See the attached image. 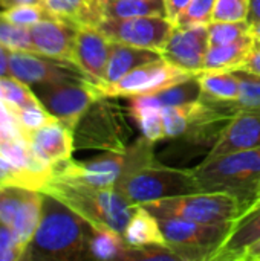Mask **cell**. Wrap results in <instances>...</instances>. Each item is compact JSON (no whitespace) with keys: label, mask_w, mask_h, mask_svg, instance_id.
Returning a JSON list of instances; mask_svg holds the SVG:
<instances>
[{"label":"cell","mask_w":260,"mask_h":261,"mask_svg":"<svg viewBox=\"0 0 260 261\" xmlns=\"http://www.w3.org/2000/svg\"><path fill=\"white\" fill-rule=\"evenodd\" d=\"M92 225L54 196L43 193L41 219L25 248V261H75L89 258Z\"/></svg>","instance_id":"obj_1"},{"label":"cell","mask_w":260,"mask_h":261,"mask_svg":"<svg viewBox=\"0 0 260 261\" xmlns=\"http://www.w3.org/2000/svg\"><path fill=\"white\" fill-rule=\"evenodd\" d=\"M41 193L61 200L95 228L124 232L133 213L132 205L115 188H97L52 174Z\"/></svg>","instance_id":"obj_2"},{"label":"cell","mask_w":260,"mask_h":261,"mask_svg":"<svg viewBox=\"0 0 260 261\" xmlns=\"http://www.w3.org/2000/svg\"><path fill=\"white\" fill-rule=\"evenodd\" d=\"M192 170L201 191L230 193L241 200L245 213L253 203L260 185V147L248 151L205 158Z\"/></svg>","instance_id":"obj_3"},{"label":"cell","mask_w":260,"mask_h":261,"mask_svg":"<svg viewBox=\"0 0 260 261\" xmlns=\"http://www.w3.org/2000/svg\"><path fill=\"white\" fill-rule=\"evenodd\" d=\"M143 206L158 219H182L198 223H233L244 213L241 200L224 191H196Z\"/></svg>","instance_id":"obj_4"},{"label":"cell","mask_w":260,"mask_h":261,"mask_svg":"<svg viewBox=\"0 0 260 261\" xmlns=\"http://www.w3.org/2000/svg\"><path fill=\"white\" fill-rule=\"evenodd\" d=\"M115 190L132 205H144L159 199L201 191L192 168H173L156 159L126 176Z\"/></svg>","instance_id":"obj_5"},{"label":"cell","mask_w":260,"mask_h":261,"mask_svg":"<svg viewBox=\"0 0 260 261\" xmlns=\"http://www.w3.org/2000/svg\"><path fill=\"white\" fill-rule=\"evenodd\" d=\"M166 243L181 261H210L231 231L233 223H198L158 219Z\"/></svg>","instance_id":"obj_6"},{"label":"cell","mask_w":260,"mask_h":261,"mask_svg":"<svg viewBox=\"0 0 260 261\" xmlns=\"http://www.w3.org/2000/svg\"><path fill=\"white\" fill-rule=\"evenodd\" d=\"M35 95L43 107L64 125L75 132L90 106L103 98L90 81H67L35 86Z\"/></svg>","instance_id":"obj_7"},{"label":"cell","mask_w":260,"mask_h":261,"mask_svg":"<svg viewBox=\"0 0 260 261\" xmlns=\"http://www.w3.org/2000/svg\"><path fill=\"white\" fill-rule=\"evenodd\" d=\"M192 76L198 75L185 72L161 57L133 69L113 84L98 87V90L103 98H130L136 95L159 92Z\"/></svg>","instance_id":"obj_8"},{"label":"cell","mask_w":260,"mask_h":261,"mask_svg":"<svg viewBox=\"0 0 260 261\" xmlns=\"http://www.w3.org/2000/svg\"><path fill=\"white\" fill-rule=\"evenodd\" d=\"M95 28L112 41L152 49L161 54L175 23L166 15H143L130 18H104Z\"/></svg>","instance_id":"obj_9"},{"label":"cell","mask_w":260,"mask_h":261,"mask_svg":"<svg viewBox=\"0 0 260 261\" xmlns=\"http://www.w3.org/2000/svg\"><path fill=\"white\" fill-rule=\"evenodd\" d=\"M126 151H104L103 154L84 161L75 162L72 159L54 167L55 176L77 180L97 188H116L123 176L126 174Z\"/></svg>","instance_id":"obj_10"},{"label":"cell","mask_w":260,"mask_h":261,"mask_svg":"<svg viewBox=\"0 0 260 261\" xmlns=\"http://www.w3.org/2000/svg\"><path fill=\"white\" fill-rule=\"evenodd\" d=\"M9 70L11 76L26 83L28 86L86 80V76L72 64L26 50H11Z\"/></svg>","instance_id":"obj_11"},{"label":"cell","mask_w":260,"mask_h":261,"mask_svg":"<svg viewBox=\"0 0 260 261\" xmlns=\"http://www.w3.org/2000/svg\"><path fill=\"white\" fill-rule=\"evenodd\" d=\"M208 46L207 24H175L164 49L161 50V57L185 72L199 75L204 70V60Z\"/></svg>","instance_id":"obj_12"},{"label":"cell","mask_w":260,"mask_h":261,"mask_svg":"<svg viewBox=\"0 0 260 261\" xmlns=\"http://www.w3.org/2000/svg\"><path fill=\"white\" fill-rule=\"evenodd\" d=\"M109 98L97 99L87 110L89 124L84 130V145L103 148L106 151L126 150L127 128L121 110L107 102Z\"/></svg>","instance_id":"obj_13"},{"label":"cell","mask_w":260,"mask_h":261,"mask_svg":"<svg viewBox=\"0 0 260 261\" xmlns=\"http://www.w3.org/2000/svg\"><path fill=\"white\" fill-rule=\"evenodd\" d=\"M78 24L55 17H46L29 28L35 54L75 66L74 49ZM77 67V66H75Z\"/></svg>","instance_id":"obj_14"},{"label":"cell","mask_w":260,"mask_h":261,"mask_svg":"<svg viewBox=\"0 0 260 261\" xmlns=\"http://www.w3.org/2000/svg\"><path fill=\"white\" fill-rule=\"evenodd\" d=\"M112 40L95 26H78L74 63L77 69L95 86H103L106 80V69L110 54Z\"/></svg>","instance_id":"obj_15"},{"label":"cell","mask_w":260,"mask_h":261,"mask_svg":"<svg viewBox=\"0 0 260 261\" xmlns=\"http://www.w3.org/2000/svg\"><path fill=\"white\" fill-rule=\"evenodd\" d=\"M74 130L54 118L43 127L25 135L34 154L44 164L55 167L72 159L74 151Z\"/></svg>","instance_id":"obj_16"},{"label":"cell","mask_w":260,"mask_h":261,"mask_svg":"<svg viewBox=\"0 0 260 261\" xmlns=\"http://www.w3.org/2000/svg\"><path fill=\"white\" fill-rule=\"evenodd\" d=\"M260 147V113L242 112L234 115L222 128L207 158L248 151Z\"/></svg>","instance_id":"obj_17"},{"label":"cell","mask_w":260,"mask_h":261,"mask_svg":"<svg viewBox=\"0 0 260 261\" xmlns=\"http://www.w3.org/2000/svg\"><path fill=\"white\" fill-rule=\"evenodd\" d=\"M260 240V206L244 213L231 225V231L210 261H239L244 251Z\"/></svg>","instance_id":"obj_18"},{"label":"cell","mask_w":260,"mask_h":261,"mask_svg":"<svg viewBox=\"0 0 260 261\" xmlns=\"http://www.w3.org/2000/svg\"><path fill=\"white\" fill-rule=\"evenodd\" d=\"M201 98V86L198 76H192L185 81L173 84L167 89H162L155 93L136 95L127 98L129 112L143 110V109H164L172 106H182L195 102Z\"/></svg>","instance_id":"obj_19"},{"label":"cell","mask_w":260,"mask_h":261,"mask_svg":"<svg viewBox=\"0 0 260 261\" xmlns=\"http://www.w3.org/2000/svg\"><path fill=\"white\" fill-rule=\"evenodd\" d=\"M158 58H161V54L156 50L144 49V47H135L130 44L112 41L107 69H106V80H104L103 86L113 84L118 80H121L124 75L132 72L133 69H136L146 63L155 61ZM103 86H100V87H103Z\"/></svg>","instance_id":"obj_20"},{"label":"cell","mask_w":260,"mask_h":261,"mask_svg":"<svg viewBox=\"0 0 260 261\" xmlns=\"http://www.w3.org/2000/svg\"><path fill=\"white\" fill-rule=\"evenodd\" d=\"M256 46L254 37L248 32L236 41L208 46L202 72H224L242 67Z\"/></svg>","instance_id":"obj_21"},{"label":"cell","mask_w":260,"mask_h":261,"mask_svg":"<svg viewBox=\"0 0 260 261\" xmlns=\"http://www.w3.org/2000/svg\"><path fill=\"white\" fill-rule=\"evenodd\" d=\"M51 17L72 21L78 26H97L101 21L100 0H41Z\"/></svg>","instance_id":"obj_22"},{"label":"cell","mask_w":260,"mask_h":261,"mask_svg":"<svg viewBox=\"0 0 260 261\" xmlns=\"http://www.w3.org/2000/svg\"><path fill=\"white\" fill-rule=\"evenodd\" d=\"M123 236L126 242L132 246L167 245L158 217H155L143 205H135Z\"/></svg>","instance_id":"obj_23"},{"label":"cell","mask_w":260,"mask_h":261,"mask_svg":"<svg viewBox=\"0 0 260 261\" xmlns=\"http://www.w3.org/2000/svg\"><path fill=\"white\" fill-rule=\"evenodd\" d=\"M130 245L126 242L121 232L109 228L92 226V236L89 242V258L101 261H126Z\"/></svg>","instance_id":"obj_24"},{"label":"cell","mask_w":260,"mask_h":261,"mask_svg":"<svg viewBox=\"0 0 260 261\" xmlns=\"http://www.w3.org/2000/svg\"><path fill=\"white\" fill-rule=\"evenodd\" d=\"M201 98L219 102H231L239 96V80L233 70L201 72L198 75Z\"/></svg>","instance_id":"obj_25"},{"label":"cell","mask_w":260,"mask_h":261,"mask_svg":"<svg viewBox=\"0 0 260 261\" xmlns=\"http://www.w3.org/2000/svg\"><path fill=\"white\" fill-rule=\"evenodd\" d=\"M101 20L143 15H166L164 0H100Z\"/></svg>","instance_id":"obj_26"},{"label":"cell","mask_w":260,"mask_h":261,"mask_svg":"<svg viewBox=\"0 0 260 261\" xmlns=\"http://www.w3.org/2000/svg\"><path fill=\"white\" fill-rule=\"evenodd\" d=\"M239 80V96L231 102H218L233 116L242 112L260 113V76L247 70V69H234L233 70ZM210 101V99H208Z\"/></svg>","instance_id":"obj_27"},{"label":"cell","mask_w":260,"mask_h":261,"mask_svg":"<svg viewBox=\"0 0 260 261\" xmlns=\"http://www.w3.org/2000/svg\"><path fill=\"white\" fill-rule=\"evenodd\" d=\"M0 90L3 102L11 107H32L41 104L35 92H32L26 83L14 76L0 78Z\"/></svg>","instance_id":"obj_28"},{"label":"cell","mask_w":260,"mask_h":261,"mask_svg":"<svg viewBox=\"0 0 260 261\" xmlns=\"http://www.w3.org/2000/svg\"><path fill=\"white\" fill-rule=\"evenodd\" d=\"M135 124L138 125L141 135L152 142H158L166 139L164 133V119L159 109H143L129 112Z\"/></svg>","instance_id":"obj_29"},{"label":"cell","mask_w":260,"mask_h":261,"mask_svg":"<svg viewBox=\"0 0 260 261\" xmlns=\"http://www.w3.org/2000/svg\"><path fill=\"white\" fill-rule=\"evenodd\" d=\"M208 28V43L210 46L227 44L236 41L250 32V23L244 21H210Z\"/></svg>","instance_id":"obj_30"},{"label":"cell","mask_w":260,"mask_h":261,"mask_svg":"<svg viewBox=\"0 0 260 261\" xmlns=\"http://www.w3.org/2000/svg\"><path fill=\"white\" fill-rule=\"evenodd\" d=\"M0 44L6 46L11 50H26L35 54L34 44L31 41L29 28L14 24L3 17H0Z\"/></svg>","instance_id":"obj_31"},{"label":"cell","mask_w":260,"mask_h":261,"mask_svg":"<svg viewBox=\"0 0 260 261\" xmlns=\"http://www.w3.org/2000/svg\"><path fill=\"white\" fill-rule=\"evenodd\" d=\"M8 107L12 110L14 118H15L23 136L29 132H34L37 128L43 127L44 124H48L49 121L54 119V116L43 107V104L32 106V107H11V106H8Z\"/></svg>","instance_id":"obj_32"},{"label":"cell","mask_w":260,"mask_h":261,"mask_svg":"<svg viewBox=\"0 0 260 261\" xmlns=\"http://www.w3.org/2000/svg\"><path fill=\"white\" fill-rule=\"evenodd\" d=\"M216 0H192L184 11L176 17V26H193V24H208L211 21V14Z\"/></svg>","instance_id":"obj_33"},{"label":"cell","mask_w":260,"mask_h":261,"mask_svg":"<svg viewBox=\"0 0 260 261\" xmlns=\"http://www.w3.org/2000/svg\"><path fill=\"white\" fill-rule=\"evenodd\" d=\"M0 17L6 18L8 21H11L14 24L31 28L35 23H38L40 20L49 17V14L38 3V5H17V6H11V8H5L0 12Z\"/></svg>","instance_id":"obj_34"},{"label":"cell","mask_w":260,"mask_h":261,"mask_svg":"<svg viewBox=\"0 0 260 261\" xmlns=\"http://www.w3.org/2000/svg\"><path fill=\"white\" fill-rule=\"evenodd\" d=\"M126 261H181L169 245L132 246L127 251Z\"/></svg>","instance_id":"obj_35"},{"label":"cell","mask_w":260,"mask_h":261,"mask_svg":"<svg viewBox=\"0 0 260 261\" xmlns=\"http://www.w3.org/2000/svg\"><path fill=\"white\" fill-rule=\"evenodd\" d=\"M250 0H216L211 21H244L248 17Z\"/></svg>","instance_id":"obj_36"},{"label":"cell","mask_w":260,"mask_h":261,"mask_svg":"<svg viewBox=\"0 0 260 261\" xmlns=\"http://www.w3.org/2000/svg\"><path fill=\"white\" fill-rule=\"evenodd\" d=\"M8 185L32 190L29 179L21 171H18L14 165H11L5 158L0 156V187H8Z\"/></svg>","instance_id":"obj_37"},{"label":"cell","mask_w":260,"mask_h":261,"mask_svg":"<svg viewBox=\"0 0 260 261\" xmlns=\"http://www.w3.org/2000/svg\"><path fill=\"white\" fill-rule=\"evenodd\" d=\"M15 249L25 251V246L20 245L14 231L0 222V251H15Z\"/></svg>","instance_id":"obj_38"},{"label":"cell","mask_w":260,"mask_h":261,"mask_svg":"<svg viewBox=\"0 0 260 261\" xmlns=\"http://www.w3.org/2000/svg\"><path fill=\"white\" fill-rule=\"evenodd\" d=\"M166 2V12L167 17L175 23L176 17L184 11V8L192 2V0H164Z\"/></svg>","instance_id":"obj_39"},{"label":"cell","mask_w":260,"mask_h":261,"mask_svg":"<svg viewBox=\"0 0 260 261\" xmlns=\"http://www.w3.org/2000/svg\"><path fill=\"white\" fill-rule=\"evenodd\" d=\"M242 69H247L260 76V47H254L253 52L248 55L245 63L242 64Z\"/></svg>","instance_id":"obj_40"},{"label":"cell","mask_w":260,"mask_h":261,"mask_svg":"<svg viewBox=\"0 0 260 261\" xmlns=\"http://www.w3.org/2000/svg\"><path fill=\"white\" fill-rule=\"evenodd\" d=\"M9 57H11V49H8L6 46L0 44V78L11 76Z\"/></svg>","instance_id":"obj_41"},{"label":"cell","mask_w":260,"mask_h":261,"mask_svg":"<svg viewBox=\"0 0 260 261\" xmlns=\"http://www.w3.org/2000/svg\"><path fill=\"white\" fill-rule=\"evenodd\" d=\"M257 257H260V240L254 242L251 246H248L241 255L239 261H256Z\"/></svg>","instance_id":"obj_42"},{"label":"cell","mask_w":260,"mask_h":261,"mask_svg":"<svg viewBox=\"0 0 260 261\" xmlns=\"http://www.w3.org/2000/svg\"><path fill=\"white\" fill-rule=\"evenodd\" d=\"M247 21L250 23V26L260 21V0H250V8H248Z\"/></svg>","instance_id":"obj_43"},{"label":"cell","mask_w":260,"mask_h":261,"mask_svg":"<svg viewBox=\"0 0 260 261\" xmlns=\"http://www.w3.org/2000/svg\"><path fill=\"white\" fill-rule=\"evenodd\" d=\"M23 249H15V251H0V261H18L21 260Z\"/></svg>","instance_id":"obj_44"},{"label":"cell","mask_w":260,"mask_h":261,"mask_svg":"<svg viewBox=\"0 0 260 261\" xmlns=\"http://www.w3.org/2000/svg\"><path fill=\"white\" fill-rule=\"evenodd\" d=\"M38 3H41V0H0V6L3 9L17 5H38Z\"/></svg>","instance_id":"obj_45"},{"label":"cell","mask_w":260,"mask_h":261,"mask_svg":"<svg viewBox=\"0 0 260 261\" xmlns=\"http://www.w3.org/2000/svg\"><path fill=\"white\" fill-rule=\"evenodd\" d=\"M260 206V185L259 188H257V191H256V196H254V200H253V203L245 210V213H248V211H253V210H256V208H259Z\"/></svg>","instance_id":"obj_46"},{"label":"cell","mask_w":260,"mask_h":261,"mask_svg":"<svg viewBox=\"0 0 260 261\" xmlns=\"http://www.w3.org/2000/svg\"><path fill=\"white\" fill-rule=\"evenodd\" d=\"M250 34L254 37V41H259L260 40V21L259 23H254L250 26Z\"/></svg>","instance_id":"obj_47"},{"label":"cell","mask_w":260,"mask_h":261,"mask_svg":"<svg viewBox=\"0 0 260 261\" xmlns=\"http://www.w3.org/2000/svg\"><path fill=\"white\" fill-rule=\"evenodd\" d=\"M254 47H260V40L259 41H256V46H254Z\"/></svg>","instance_id":"obj_48"},{"label":"cell","mask_w":260,"mask_h":261,"mask_svg":"<svg viewBox=\"0 0 260 261\" xmlns=\"http://www.w3.org/2000/svg\"><path fill=\"white\" fill-rule=\"evenodd\" d=\"M0 101H3V99H2V90H0Z\"/></svg>","instance_id":"obj_49"},{"label":"cell","mask_w":260,"mask_h":261,"mask_svg":"<svg viewBox=\"0 0 260 261\" xmlns=\"http://www.w3.org/2000/svg\"><path fill=\"white\" fill-rule=\"evenodd\" d=\"M256 261H260V257H257V260H256Z\"/></svg>","instance_id":"obj_50"}]
</instances>
